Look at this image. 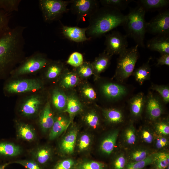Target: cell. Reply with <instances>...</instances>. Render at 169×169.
<instances>
[{"instance_id": "cell-1", "label": "cell", "mask_w": 169, "mask_h": 169, "mask_svg": "<svg viewBox=\"0 0 169 169\" xmlns=\"http://www.w3.org/2000/svg\"><path fill=\"white\" fill-rule=\"evenodd\" d=\"M26 27L10 28L0 38V78L5 75L24 54Z\"/></svg>"}, {"instance_id": "cell-2", "label": "cell", "mask_w": 169, "mask_h": 169, "mask_svg": "<svg viewBox=\"0 0 169 169\" xmlns=\"http://www.w3.org/2000/svg\"><path fill=\"white\" fill-rule=\"evenodd\" d=\"M125 18L117 10L104 6L99 8L89 18L86 34L91 38L100 37L116 27L123 26Z\"/></svg>"}, {"instance_id": "cell-3", "label": "cell", "mask_w": 169, "mask_h": 169, "mask_svg": "<svg viewBox=\"0 0 169 169\" xmlns=\"http://www.w3.org/2000/svg\"><path fill=\"white\" fill-rule=\"evenodd\" d=\"M145 11L140 6L130 8L123 25L127 37L132 38L139 46L145 47L146 32Z\"/></svg>"}, {"instance_id": "cell-4", "label": "cell", "mask_w": 169, "mask_h": 169, "mask_svg": "<svg viewBox=\"0 0 169 169\" xmlns=\"http://www.w3.org/2000/svg\"><path fill=\"white\" fill-rule=\"evenodd\" d=\"M138 47L136 44L127 48L119 54L115 76L120 81H123L127 79L134 72L139 57Z\"/></svg>"}, {"instance_id": "cell-5", "label": "cell", "mask_w": 169, "mask_h": 169, "mask_svg": "<svg viewBox=\"0 0 169 169\" xmlns=\"http://www.w3.org/2000/svg\"><path fill=\"white\" fill-rule=\"evenodd\" d=\"M70 1L62 0H40L39 8L44 21L51 22L59 18L68 11L67 7Z\"/></svg>"}, {"instance_id": "cell-6", "label": "cell", "mask_w": 169, "mask_h": 169, "mask_svg": "<svg viewBox=\"0 0 169 169\" xmlns=\"http://www.w3.org/2000/svg\"><path fill=\"white\" fill-rule=\"evenodd\" d=\"M146 32L155 35H169V10L166 8L146 23Z\"/></svg>"}, {"instance_id": "cell-7", "label": "cell", "mask_w": 169, "mask_h": 169, "mask_svg": "<svg viewBox=\"0 0 169 169\" xmlns=\"http://www.w3.org/2000/svg\"><path fill=\"white\" fill-rule=\"evenodd\" d=\"M105 51L112 56L119 54L127 48V37L118 31L114 30L105 35Z\"/></svg>"}, {"instance_id": "cell-8", "label": "cell", "mask_w": 169, "mask_h": 169, "mask_svg": "<svg viewBox=\"0 0 169 169\" xmlns=\"http://www.w3.org/2000/svg\"><path fill=\"white\" fill-rule=\"evenodd\" d=\"M99 2L96 0H70V9L76 16L77 22L89 18L99 8Z\"/></svg>"}, {"instance_id": "cell-9", "label": "cell", "mask_w": 169, "mask_h": 169, "mask_svg": "<svg viewBox=\"0 0 169 169\" xmlns=\"http://www.w3.org/2000/svg\"><path fill=\"white\" fill-rule=\"evenodd\" d=\"M41 87V84L38 80L26 79L8 82L5 84L3 90L8 94L21 93L36 91Z\"/></svg>"}, {"instance_id": "cell-10", "label": "cell", "mask_w": 169, "mask_h": 169, "mask_svg": "<svg viewBox=\"0 0 169 169\" xmlns=\"http://www.w3.org/2000/svg\"><path fill=\"white\" fill-rule=\"evenodd\" d=\"M49 63L41 54H36L27 59L15 72L19 75L35 72L45 67Z\"/></svg>"}, {"instance_id": "cell-11", "label": "cell", "mask_w": 169, "mask_h": 169, "mask_svg": "<svg viewBox=\"0 0 169 169\" xmlns=\"http://www.w3.org/2000/svg\"><path fill=\"white\" fill-rule=\"evenodd\" d=\"M87 28H81L77 26H69L63 25L62 33L64 36L70 40L77 43L89 40L91 38L87 37Z\"/></svg>"}, {"instance_id": "cell-12", "label": "cell", "mask_w": 169, "mask_h": 169, "mask_svg": "<svg viewBox=\"0 0 169 169\" xmlns=\"http://www.w3.org/2000/svg\"><path fill=\"white\" fill-rule=\"evenodd\" d=\"M147 48L159 53L161 55L169 54V35H156L147 43Z\"/></svg>"}, {"instance_id": "cell-13", "label": "cell", "mask_w": 169, "mask_h": 169, "mask_svg": "<svg viewBox=\"0 0 169 169\" xmlns=\"http://www.w3.org/2000/svg\"><path fill=\"white\" fill-rule=\"evenodd\" d=\"M146 102V109L150 118L154 120L159 118L162 112V106L159 100L150 93Z\"/></svg>"}, {"instance_id": "cell-14", "label": "cell", "mask_w": 169, "mask_h": 169, "mask_svg": "<svg viewBox=\"0 0 169 169\" xmlns=\"http://www.w3.org/2000/svg\"><path fill=\"white\" fill-rule=\"evenodd\" d=\"M102 90L107 98L116 99L124 96L126 92L125 88L123 86L113 83L104 84L102 86Z\"/></svg>"}, {"instance_id": "cell-15", "label": "cell", "mask_w": 169, "mask_h": 169, "mask_svg": "<svg viewBox=\"0 0 169 169\" xmlns=\"http://www.w3.org/2000/svg\"><path fill=\"white\" fill-rule=\"evenodd\" d=\"M55 119L49 103H47L42 110L39 117V124L42 131L45 132L50 129Z\"/></svg>"}, {"instance_id": "cell-16", "label": "cell", "mask_w": 169, "mask_h": 169, "mask_svg": "<svg viewBox=\"0 0 169 169\" xmlns=\"http://www.w3.org/2000/svg\"><path fill=\"white\" fill-rule=\"evenodd\" d=\"M70 122L68 119L63 116H59L56 118L50 129L49 139L52 140L59 136L67 129Z\"/></svg>"}, {"instance_id": "cell-17", "label": "cell", "mask_w": 169, "mask_h": 169, "mask_svg": "<svg viewBox=\"0 0 169 169\" xmlns=\"http://www.w3.org/2000/svg\"><path fill=\"white\" fill-rule=\"evenodd\" d=\"M137 5L142 7L145 11H161L167 8L169 5L168 0H138L136 2Z\"/></svg>"}, {"instance_id": "cell-18", "label": "cell", "mask_w": 169, "mask_h": 169, "mask_svg": "<svg viewBox=\"0 0 169 169\" xmlns=\"http://www.w3.org/2000/svg\"><path fill=\"white\" fill-rule=\"evenodd\" d=\"M41 104V100L39 97L37 96H32L23 105L21 112L26 116L33 115L37 111Z\"/></svg>"}, {"instance_id": "cell-19", "label": "cell", "mask_w": 169, "mask_h": 169, "mask_svg": "<svg viewBox=\"0 0 169 169\" xmlns=\"http://www.w3.org/2000/svg\"><path fill=\"white\" fill-rule=\"evenodd\" d=\"M78 131L74 129L65 136L61 141L60 147L62 150L67 154L72 153L74 150Z\"/></svg>"}, {"instance_id": "cell-20", "label": "cell", "mask_w": 169, "mask_h": 169, "mask_svg": "<svg viewBox=\"0 0 169 169\" xmlns=\"http://www.w3.org/2000/svg\"><path fill=\"white\" fill-rule=\"evenodd\" d=\"M21 152L19 146L13 143L0 141V156H14L19 155Z\"/></svg>"}, {"instance_id": "cell-21", "label": "cell", "mask_w": 169, "mask_h": 169, "mask_svg": "<svg viewBox=\"0 0 169 169\" xmlns=\"http://www.w3.org/2000/svg\"><path fill=\"white\" fill-rule=\"evenodd\" d=\"M112 56L105 51L100 54L92 64L93 71L98 74L104 71L110 64Z\"/></svg>"}, {"instance_id": "cell-22", "label": "cell", "mask_w": 169, "mask_h": 169, "mask_svg": "<svg viewBox=\"0 0 169 169\" xmlns=\"http://www.w3.org/2000/svg\"><path fill=\"white\" fill-rule=\"evenodd\" d=\"M119 134L118 131H115L107 136L103 140L100 149L104 153L109 155L113 151Z\"/></svg>"}, {"instance_id": "cell-23", "label": "cell", "mask_w": 169, "mask_h": 169, "mask_svg": "<svg viewBox=\"0 0 169 169\" xmlns=\"http://www.w3.org/2000/svg\"><path fill=\"white\" fill-rule=\"evenodd\" d=\"M145 101L144 94L140 93L132 97L130 101V109L135 116H139L142 112Z\"/></svg>"}, {"instance_id": "cell-24", "label": "cell", "mask_w": 169, "mask_h": 169, "mask_svg": "<svg viewBox=\"0 0 169 169\" xmlns=\"http://www.w3.org/2000/svg\"><path fill=\"white\" fill-rule=\"evenodd\" d=\"M149 59L146 63L137 68L134 73L136 80L140 84H142L148 79L150 75L151 69L149 64Z\"/></svg>"}, {"instance_id": "cell-25", "label": "cell", "mask_w": 169, "mask_h": 169, "mask_svg": "<svg viewBox=\"0 0 169 169\" xmlns=\"http://www.w3.org/2000/svg\"><path fill=\"white\" fill-rule=\"evenodd\" d=\"M132 0H100L99 2L104 7H110L120 11L126 9Z\"/></svg>"}, {"instance_id": "cell-26", "label": "cell", "mask_w": 169, "mask_h": 169, "mask_svg": "<svg viewBox=\"0 0 169 169\" xmlns=\"http://www.w3.org/2000/svg\"><path fill=\"white\" fill-rule=\"evenodd\" d=\"M17 132L20 137L27 141H32L35 137L34 130L27 124L19 125L18 127Z\"/></svg>"}, {"instance_id": "cell-27", "label": "cell", "mask_w": 169, "mask_h": 169, "mask_svg": "<svg viewBox=\"0 0 169 169\" xmlns=\"http://www.w3.org/2000/svg\"><path fill=\"white\" fill-rule=\"evenodd\" d=\"M52 101L55 108L58 110H61L66 107L67 98L63 92L55 90L52 94Z\"/></svg>"}, {"instance_id": "cell-28", "label": "cell", "mask_w": 169, "mask_h": 169, "mask_svg": "<svg viewBox=\"0 0 169 169\" xmlns=\"http://www.w3.org/2000/svg\"><path fill=\"white\" fill-rule=\"evenodd\" d=\"M82 109L81 104L77 99L73 96L67 98L65 111L67 112L71 117L79 112Z\"/></svg>"}, {"instance_id": "cell-29", "label": "cell", "mask_w": 169, "mask_h": 169, "mask_svg": "<svg viewBox=\"0 0 169 169\" xmlns=\"http://www.w3.org/2000/svg\"><path fill=\"white\" fill-rule=\"evenodd\" d=\"M105 117L109 122L118 123L123 121V116L121 111L116 109H109L104 110Z\"/></svg>"}, {"instance_id": "cell-30", "label": "cell", "mask_w": 169, "mask_h": 169, "mask_svg": "<svg viewBox=\"0 0 169 169\" xmlns=\"http://www.w3.org/2000/svg\"><path fill=\"white\" fill-rule=\"evenodd\" d=\"M156 154L149 155L145 159L128 163L126 169H142L154 162Z\"/></svg>"}, {"instance_id": "cell-31", "label": "cell", "mask_w": 169, "mask_h": 169, "mask_svg": "<svg viewBox=\"0 0 169 169\" xmlns=\"http://www.w3.org/2000/svg\"><path fill=\"white\" fill-rule=\"evenodd\" d=\"M21 1L19 0H0V10L8 13L18 11Z\"/></svg>"}, {"instance_id": "cell-32", "label": "cell", "mask_w": 169, "mask_h": 169, "mask_svg": "<svg viewBox=\"0 0 169 169\" xmlns=\"http://www.w3.org/2000/svg\"><path fill=\"white\" fill-rule=\"evenodd\" d=\"M51 151L46 147H42L38 149L35 152L34 156L37 162L39 164L46 163L51 156Z\"/></svg>"}, {"instance_id": "cell-33", "label": "cell", "mask_w": 169, "mask_h": 169, "mask_svg": "<svg viewBox=\"0 0 169 169\" xmlns=\"http://www.w3.org/2000/svg\"><path fill=\"white\" fill-rule=\"evenodd\" d=\"M63 69L62 64L59 62H54L48 66L46 74L49 79H53L58 76L61 73Z\"/></svg>"}, {"instance_id": "cell-34", "label": "cell", "mask_w": 169, "mask_h": 169, "mask_svg": "<svg viewBox=\"0 0 169 169\" xmlns=\"http://www.w3.org/2000/svg\"><path fill=\"white\" fill-rule=\"evenodd\" d=\"M9 13L0 10V38L10 28L9 26Z\"/></svg>"}, {"instance_id": "cell-35", "label": "cell", "mask_w": 169, "mask_h": 169, "mask_svg": "<svg viewBox=\"0 0 169 169\" xmlns=\"http://www.w3.org/2000/svg\"><path fill=\"white\" fill-rule=\"evenodd\" d=\"M154 161L156 169H166L169 166V154L164 152L156 154Z\"/></svg>"}, {"instance_id": "cell-36", "label": "cell", "mask_w": 169, "mask_h": 169, "mask_svg": "<svg viewBox=\"0 0 169 169\" xmlns=\"http://www.w3.org/2000/svg\"><path fill=\"white\" fill-rule=\"evenodd\" d=\"M79 79L75 74L69 73L66 74L62 81V85L66 88H69L75 86L78 83Z\"/></svg>"}, {"instance_id": "cell-37", "label": "cell", "mask_w": 169, "mask_h": 169, "mask_svg": "<svg viewBox=\"0 0 169 169\" xmlns=\"http://www.w3.org/2000/svg\"><path fill=\"white\" fill-rule=\"evenodd\" d=\"M83 62L82 54L77 52H74L71 54L67 61L68 64L75 67L79 66Z\"/></svg>"}, {"instance_id": "cell-38", "label": "cell", "mask_w": 169, "mask_h": 169, "mask_svg": "<svg viewBox=\"0 0 169 169\" xmlns=\"http://www.w3.org/2000/svg\"><path fill=\"white\" fill-rule=\"evenodd\" d=\"M78 68V72L81 76L88 77L93 74L94 71L92 65L87 62L83 63Z\"/></svg>"}, {"instance_id": "cell-39", "label": "cell", "mask_w": 169, "mask_h": 169, "mask_svg": "<svg viewBox=\"0 0 169 169\" xmlns=\"http://www.w3.org/2000/svg\"><path fill=\"white\" fill-rule=\"evenodd\" d=\"M152 89L157 92L161 95L165 103L169 102V89L165 85H154Z\"/></svg>"}, {"instance_id": "cell-40", "label": "cell", "mask_w": 169, "mask_h": 169, "mask_svg": "<svg viewBox=\"0 0 169 169\" xmlns=\"http://www.w3.org/2000/svg\"><path fill=\"white\" fill-rule=\"evenodd\" d=\"M85 120L90 127L95 128L99 125V120L97 115L94 112H90L86 115Z\"/></svg>"}, {"instance_id": "cell-41", "label": "cell", "mask_w": 169, "mask_h": 169, "mask_svg": "<svg viewBox=\"0 0 169 169\" xmlns=\"http://www.w3.org/2000/svg\"><path fill=\"white\" fill-rule=\"evenodd\" d=\"M147 151L143 149H139L134 151L131 154V157L133 162L143 160L148 156Z\"/></svg>"}, {"instance_id": "cell-42", "label": "cell", "mask_w": 169, "mask_h": 169, "mask_svg": "<svg viewBox=\"0 0 169 169\" xmlns=\"http://www.w3.org/2000/svg\"><path fill=\"white\" fill-rule=\"evenodd\" d=\"M125 137L126 142L129 145L134 144L136 141V137L133 128L130 127L126 131Z\"/></svg>"}, {"instance_id": "cell-43", "label": "cell", "mask_w": 169, "mask_h": 169, "mask_svg": "<svg viewBox=\"0 0 169 169\" xmlns=\"http://www.w3.org/2000/svg\"><path fill=\"white\" fill-rule=\"evenodd\" d=\"M81 168L82 169H104L102 163L94 161L84 162L82 165Z\"/></svg>"}, {"instance_id": "cell-44", "label": "cell", "mask_w": 169, "mask_h": 169, "mask_svg": "<svg viewBox=\"0 0 169 169\" xmlns=\"http://www.w3.org/2000/svg\"><path fill=\"white\" fill-rule=\"evenodd\" d=\"M74 164V162L71 159L64 160L57 164L54 169H70Z\"/></svg>"}, {"instance_id": "cell-45", "label": "cell", "mask_w": 169, "mask_h": 169, "mask_svg": "<svg viewBox=\"0 0 169 169\" xmlns=\"http://www.w3.org/2000/svg\"><path fill=\"white\" fill-rule=\"evenodd\" d=\"M15 163L19 164L27 169H41L40 167L36 162L30 160H20Z\"/></svg>"}, {"instance_id": "cell-46", "label": "cell", "mask_w": 169, "mask_h": 169, "mask_svg": "<svg viewBox=\"0 0 169 169\" xmlns=\"http://www.w3.org/2000/svg\"><path fill=\"white\" fill-rule=\"evenodd\" d=\"M90 139L88 135L84 134L82 136L80 139L79 147L80 150H83L86 149L89 146Z\"/></svg>"}, {"instance_id": "cell-47", "label": "cell", "mask_w": 169, "mask_h": 169, "mask_svg": "<svg viewBox=\"0 0 169 169\" xmlns=\"http://www.w3.org/2000/svg\"><path fill=\"white\" fill-rule=\"evenodd\" d=\"M156 129L160 133L167 135L169 134V126L168 125L164 122H160L156 126Z\"/></svg>"}, {"instance_id": "cell-48", "label": "cell", "mask_w": 169, "mask_h": 169, "mask_svg": "<svg viewBox=\"0 0 169 169\" xmlns=\"http://www.w3.org/2000/svg\"><path fill=\"white\" fill-rule=\"evenodd\" d=\"M83 93L85 96L91 100H94L96 97L95 91L92 88L89 86L84 87L83 90Z\"/></svg>"}, {"instance_id": "cell-49", "label": "cell", "mask_w": 169, "mask_h": 169, "mask_svg": "<svg viewBox=\"0 0 169 169\" xmlns=\"http://www.w3.org/2000/svg\"><path fill=\"white\" fill-rule=\"evenodd\" d=\"M126 159L123 155L118 156L114 162L115 169H124L126 164Z\"/></svg>"}, {"instance_id": "cell-50", "label": "cell", "mask_w": 169, "mask_h": 169, "mask_svg": "<svg viewBox=\"0 0 169 169\" xmlns=\"http://www.w3.org/2000/svg\"><path fill=\"white\" fill-rule=\"evenodd\" d=\"M161 56L157 60L156 65L161 66L169 65V54H164L161 55Z\"/></svg>"}, {"instance_id": "cell-51", "label": "cell", "mask_w": 169, "mask_h": 169, "mask_svg": "<svg viewBox=\"0 0 169 169\" xmlns=\"http://www.w3.org/2000/svg\"><path fill=\"white\" fill-rule=\"evenodd\" d=\"M142 136L144 141L148 143H151L153 141V136L147 130H144L142 131Z\"/></svg>"}, {"instance_id": "cell-52", "label": "cell", "mask_w": 169, "mask_h": 169, "mask_svg": "<svg viewBox=\"0 0 169 169\" xmlns=\"http://www.w3.org/2000/svg\"><path fill=\"white\" fill-rule=\"evenodd\" d=\"M156 147L159 149L161 148L166 146L161 142L160 138L156 140Z\"/></svg>"}, {"instance_id": "cell-53", "label": "cell", "mask_w": 169, "mask_h": 169, "mask_svg": "<svg viewBox=\"0 0 169 169\" xmlns=\"http://www.w3.org/2000/svg\"><path fill=\"white\" fill-rule=\"evenodd\" d=\"M10 163L8 162L0 165V169H4Z\"/></svg>"}]
</instances>
